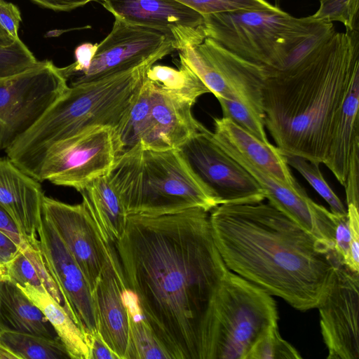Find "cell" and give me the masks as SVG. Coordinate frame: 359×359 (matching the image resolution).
<instances>
[{"instance_id":"6da1fadb","label":"cell","mask_w":359,"mask_h":359,"mask_svg":"<svg viewBox=\"0 0 359 359\" xmlns=\"http://www.w3.org/2000/svg\"><path fill=\"white\" fill-rule=\"evenodd\" d=\"M209 212L130 215L114 244L127 286L170 359H215L217 300L229 269Z\"/></svg>"},{"instance_id":"7a4b0ae2","label":"cell","mask_w":359,"mask_h":359,"mask_svg":"<svg viewBox=\"0 0 359 359\" xmlns=\"http://www.w3.org/2000/svg\"><path fill=\"white\" fill-rule=\"evenodd\" d=\"M214 241L230 271L294 309H317L341 262L271 203L220 204L210 212Z\"/></svg>"},{"instance_id":"3957f363","label":"cell","mask_w":359,"mask_h":359,"mask_svg":"<svg viewBox=\"0 0 359 359\" xmlns=\"http://www.w3.org/2000/svg\"><path fill=\"white\" fill-rule=\"evenodd\" d=\"M358 57V30L335 32L281 69L267 70L264 125L284 156L323 162Z\"/></svg>"},{"instance_id":"277c9868","label":"cell","mask_w":359,"mask_h":359,"mask_svg":"<svg viewBox=\"0 0 359 359\" xmlns=\"http://www.w3.org/2000/svg\"><path fill=\"white\" fill-rule=\"evenodd\" d=\"M151 60L133 68L71 84L38 121L5 151L22 171L36 180L55 144L90 128L114 130L123 120L146 78Z\"/></svg>"},{"instance_id":"5b68a950","label":"cell","mask_w":359,"mask_h":359,"mask_svg":"<svg viewBox=\"0 0 359 359\" xmlns=\"http://www.w3.org/2000/svg\"><path fill=\"white\" fill-rule=\"evenodd\" d=\"M128 215L156 217L219 204L178 149L153 150L140 143L118 155L108 175Z\"/></svg>"},{"instance_id":"8992f818","label":"cell","mask_w":359,"mask_h":359,"mask_svg":"<svg viewBox=\"0 0 359 359\" xmlns=\"http://www.w3.org/2000/svg\"><path fill=\"white\" fill-rule=\"evenodd\" d=\"M204 32L240 57L281 69L297 46L320 22L275 11H237L203 16Z\"/></svg>"},{"instance_id":"52a82bcc","label":"cell","mask_w":359,"mask_h":359,"mask_svg":"<svg viewBox=\"0 0 359 359\" xmlns=\"http://www.w3.org/2000/svg\"><path fill=\"white\" fill-rule=\"evenodd\" d=\"M215 359H245L257 339L278 320L276 301L228 270L217 300Z\"/></svg>"},{"instance_id":"ba28073f","label":"cell","mask_w":359,"mask_h":359,"mask_svg":"<svg viewBox=\"0 0 359 359\" xmlns=\"http://www.w3.org/2000/svg\"><path fill=\"white\" fill-rule=\"evenodd\" d=\"M68 88L60 67L48 60L0 79V151L28 131Z\"/></svg>"},{"instance_id":"9c48e42d","label":"cell","mask_w":359,"mask_h":359,"mask_svg":"<svg viewBox=\"0 0 359 359\" xmlns=\"http://www.w3.org/2000/svg\"><path fill=\"white\" fill-rule=\"evenodd\" d=\"M178 52L179 61L188 66L217 99L240 100L264 118L263 89L268 72L264 67L208 36Z\"/></svg>"},{"instance_id":"30bf717a","label":"cell","mask_w":359,"mask_h":359,"mask_svg":"<svg viewBox=\"0 0 359 359\" xmlns=\"http://www.w3.org/2000/svg\"><path fill=\"white\" fill-rule=\"evenodd\" d=\"M121 153L114 128L95 127L52 147L43 161L36 180H48L79 192L93 180L108 175Z\"/></svg>"},{"instance_id":"8fae6325","label":"cell","mask_w":359,"mask_h":359,"mask_svg":"<svg viewBox=\"0 0 359 359\" xmlns=\"http://www.w3.org/2000/svg\"><path fill=\"white\" fill-rule=\"evenodd\" d=\"M178 149L219 205L255 203L266 198L264 189L208 129L193 135Z\"/></svg>"},{"instance_id":"7c38bea8","label":"cell","mask_w":359,"mask_h":359,"mask_svg":"<svg viewBox=\"0 0 359 359\" xmlns=\"http://www.w3.org/2000/svg\"><path fill=\"white\" fill-rule=\"evenodd\" d=\"M114 18L111 32L98 43L88 69L69 79L71 84L125 71L148 61L157 62L176 50L171 39L160 31L118 16Z\"/></svg>"},{"instance_id":"4fadbf2b","label":"cell","mask_w":359,"mask_h":359,"mask_svg":"<svg viewBox=\"0 0 359 359\" xmlns=\"http://www.w3.org/2000/svg\"><path fill=\"white\" fill-rule=\"evenodd\" d=\"M41 213L78 263L93 292L112 243L91 211L83 201L72 205L44 196Z\"/></svg>"},{"instance_id":"5bb4252c","label":"cell","mask_w":359,"mask_h":359,"mask_svg":"<svg viewBox=\"0 0 359 359\" xmlns=\"http://www.w3.org/2000/svg\"><path fill=\"white\" fill-rule=\"evenodd\" d=\"M328 359L359 358V272L341 262L317 307Z\"/></svg>"},{"instance_id":"9a60e30c","label":"cell","mask_w":359,"mask_h":359,"mask_svg":"<svg viewBox=\"0 0 359 359\" xmlns=\"http://www.w3.org/2000/svg\"><path fill=\"white\" fill-rule=\"evenodd\" d=\"M37 233L39 247L60 292L64 309L86 335L98 332L93 292L78 263L43 216Z\"/></svg>"},{"instance_id":"2e32d148","label":"cell","mask_w":359,"mask_h":359,"mask_svg":"<svg viewBox=\"0 0 359 359\" xmlns=\"http://www.w3.org/2000/svg\"><path fill=\"white\" fill-rule=\"evenodd\" d=\"M114 16L157 29L175 50L201 43L206 36L203 16L177 0H100Z\"/></svg>"},{"instance_id":"e0dca14e","label":"cell","mask_w":359,"mask_h":359,"mask_svg":"<svg viewBox=\"0 0 359 359\" xmlns=\"http://www.w3.org/2000/svg\"><path fill=\"white\" fill-rule=\"evenodd\" d=\"M213 137L264 189L269 203L318 239L334 246L335 224L330 211L311 199L304 189L295 191L287 187L255 166L228 142L214 135Z\"/></svg>"},{"instance_id":"ac0fdd59","label":"cell","mask_w":359,"mask_h":359,"mask_svg":"<svg viewBox=\"0 0 359 359\" xmlns=\"http://www.w3.org/2000/svg\"><path fill=\"white\" fill-rule=\"evenodd\" d=\"M128 288L114 245L111 244L93 290L98 332L119 359H133L126 291Z\"/></svg>"},{"instance_id":"d6986e66","label":"cell","mask_w":359,"mask_h":359,"mask_svg":"<svg viewBox=\"0 0 359 359\" xmlns=\"http://www.w3.org/2000/svg\"><path fill=\"white\" fill-rule=\"evenodd\" d=\"M151 83L150 114L139 142L143 147L159 151L179 149L193 135L207 129L194 118L192 103Z\"/></svg>"},{"instance_id":"ffe728a7","label":"cell","mask_w":359,"mask_h":359,"mask_svg":"<svg viewBox=\"0 0 359 359\" xmlns=\"http://www.w3.org/2000/svg\"><path fill=\"white\" fill-rule=\"evenodd\" d=\"M44 194L39 181L8 158L0 157V205L29 243L38 241Z\"/></svg>"},{"instance_id":"44dd1931","label":"cell","mask_w":359,"mask_h":359,"mask_svg":"<svg viewBox=\"0 0 359 359\" xmlns=\"http://www.w3.org/2000/svg\"><path fill=\"white\" fill-rule=\"evenodd\" d=\"M214 126L215 137L228 142L260 170L295 191L303 189L277 147L261 142L226 118H215Z\"/></svg>"},{"instance_id":"7402d4cb","label":"cell","mask_w":359,"mask_h":359,"mask_svg":"<svg viewBox=\"0 0 359 359\" xmlns=\"http://www.w3.org/2000/svg\"><path fill=\"white\" fill-rule=\"evenodd\" d=\"M358 111L359 66L353 74L323 162L343 186L346 182L354 142L359 138Z\"/></svg>"},{"instance_id":"603a6c76","label":"cell","mask_w":359,"mask_h":359,"mask_svg":"<svg viewBox=\"0 0 359 359\" xmlns=\"http://www.w3.org/2000/svg\"><path fill=\"white\" fill-rule=\"evenodd\" d=\"M4 331L59 339L41 310L22 290L0 276V332Z\"/></svg>"},{"instance_id":"cb8c5ba5","label":"cell","mask_w":359,"mask_h":359,"mask_svg":"<svg viewBox=\"0 0 359 359\" xmlns=\"http://www.w3.org/2000/svg\"><path fill=\"white\" fill-rule=\"evenodd\" d=\"M79 193L107 239L114 244L125 231L128 215L107 175L93 180Z\"/></svg>"},{"instance_id":"d4e9b609","label":"cell","mask_w":359,"mask_h":359,"mask_svg":"<svg viewBox=\"0 0 359 359\" xmlns=\"http://www.w3.org/2000/svg\"><path fill=\"white\" fill-rule=\"evenodd\" d=\"M1 276L19 286L27 285L46 292L63 306L60 292L39 247V239L35 243H27L22 245L16 255L1 267Z\"/></svg>"},{"instance_id":"484cf974","label":"cell","mask_w":359,"mask_h":359,"mask_svg":"<svg viewBox=\"0 0 359 359\" xmlns=\"http://www.w3.org/2000/svg\"><path fill=\"white\" fill-rule=\"evenodd\" d=\"M19 287L47 318L65 346L71 359H89L86 335L63 306L46 292H40L27 285Z\"/></svg>"},{"instance_id":"4316f807","label":"cell","mask_w":359,"mask_h":359,"mask_svg":"<svg viewBox=\"0 0 359 359\" xmlns=\"http://www.w3.org/2000/svg\"><path fill=\"white\" fill-rule=\"evenodd\" d=\"M146 78L163 91L194 104L210 90L185 64L179 61L178 69L153 65L147 71Z\"/></svg>"},{"instance_id":"83f0119b","label":"cell","mask_w":359,"mask_h":359,"mask_svg":"<svg viewBox=\"0 0 359 359\" xmlns=\"http://www.w3.org/2000/svg\"><path fill=\"white\" fill-rule=\"evenodd\" d=\"M126 302L133 359H170L145 319L135 295L128 287Z\"/></svg>"},{"instance_id":"f1b7e54d","label":"cell","mask_w":359,"mask_h":359,"mask_svg":"<svg viewBox=\"0 0 359 359\" xmlns=\"http://www.w3.org/2000/svg\"><path fill=\"white\" fill-rule=\"evenodd\" d=\"M0 341L18 359L71 358L60 339H49L35 334L4 331Z\"/></svg>"},{"instance_id":"f546056e","label":"cell","mask_w":359,"mask_h":359,"mask_svg":"<svg viewBox=\"0 0 359 359\" xmlns=\"http://www.w3.org/2000/svg\"><path fill=\"white\" fill-rule=\"evenodd\" d=\"M151 83L145 78L123 120L115 129L122 152L139 143L151 109Z\"/></svg>"},{"instance_id":"4dcf8cb0","label":"cell","mask_w":359,"mask_h":359,"mask_svg":"<svg viewBox=\"0 0 359 359\" xmlns=\"http://www.w3.org/2000/svg\"><path fill=\"white\" fill-rule=\"evenodd\" d=\"M285 157L287 165L297 170L328 203L332 213L347 214V210L342 202L323 178L319 169L320 164L312 163L300 156H285Z\"/></svg>"},{"instance_id":"1f68e13d","label":"cell","mask_w":359,"mask_h":359,"mask_svg":"<svg viewBox=\"0 0 359 359\" xmlns=\"http://www.w3.org/2000/svg\"><path fill=\"white\" fill-rule=\"evenodd\" d=\"M302 355L280 334L278 323L269 327L257 339L245 359H299Z\"/></svg>"},{"instance_id":"d6a6232c","label":"cell","mask_w":359,"mask_h":359,"mask_svg":"<svg viewBox=\"0 0 359 359\" xmlns=\"http://www.w3.org/2000/svg\"><path fill=\"white\" fill-rule=\"evenodd\" d=\"M217 100L220 104L223 117L231 120L261 142L269 143L262 116L240 100L231 98H218Z\"/></svg>"},{"instance_id":"836d02e7","label":"cell","mask_w":359,"mask_h":359,"mask_svg":"<svg viewBox=\"0 0 359 359\" xmlns=\"http://www.w3.org/2000/svg\"><path fill=\"white\" fill-rule=\"evenodd\" d=\"M359 0H320L318 10L309 18L316 22H340L346 32L358 30Z\"/></svg>"},{"instance_id":"e575fe53","label":"cell","mask_w":359,"mask_h":359,"mask_svg":"<svg viewBox=\"0 0 359 359\" xmlns=\"http://www.w3.org/2000/svg\"><path fill=\"white\" fill-rule=\"evenodd\" d=\"M203 16L237 11H275L265 0H177Z\"/></svg>"},{"instance_id":"d590c367","label":"cell","mask_w":359,"mask_h":359,"mask_svg":"<svg viewBox=\"0 0 359 359\" xmlns=\"http://www.w3.org/2000/svg\"><path fill=\"white\" fill-rule=\"evenodd\" d=\"M38 60L20 39L0 46V79L20 74L34 66Z\"/></svg>"},{"instance_id":"8d00e7d4","label":"cell","mask_w":359,"mask_h":359,"mask_svg":"<svg viewBox=\"0 0 359 359\" xmlns=\"http://www.w3.org/2000/svg\"><path fill=\"white\" fill-rule=\"evenodd\" d=\"M359 138L354 142L350 159L348 170L344 184L346 190V203L359 206Z\"/></svg>"},{"instance_id":"74e56055","label":"cell","mask_w":359,"mask_h":359,"mask_svg":"<svg viewBox=\"0 0 359 359\" xmlns=\"http://www.w3.org/2000/svg\"><path fill=\"white\" fill-rule=\"evenodd\" d=\"M98 43H83L74 50L75 62L67 67H60L62 72L69 81L72 77L86 72L95 56Z\"/></svg>"},{"instance_id":"f35d334b","label":"cell","mask_w":359,"mask_h":359,"mask_svg":"<svg viewBox=\"0 0 359 359\" xmlns=\"http://www.w3.org/2000/svg\"><path fill=\"white\" fill-rule=\"evenodd\" d=\"M347 215L351 231V243L348 255L344 264L354 271L359 272V212L358 208L348 205Z\"/></svg>"},{"instance_id":"ab89813d","label":"cell","mask_w":359,"mask_h":359,"mask_svg":"<svg viewBox=\"0 0 359 359\" xmlns=\"http://www.w3.org/2000/svg\"><path fill=\"white\" fill-rule=\"evenodd\" d=\"M333 220L335 224L334 248L339 261L344 264L346 259L351 243V231L349 220L347 214L334 215Z\"/></svg>"},{"instance_id":"60d3db41","label":"cell","mask_w":359,"mask_h":359,"mask_svg":"<svg viewBox=\"0 0 359 359\" xmlns=\"http://www.w3.org/2000/svg\"><path fill=\"white\" fill-rule=\"evenodd\" d=\"M21 21V14L18 6L0 0V25L14 40L20 39L18 29Z\"/></svg>"},{"instance_id":"b9f144b4","label":"cell","mask_w":359,"mask_h":359,"mask_svg":"<svg viewBox=\"0 0 359 359\" xmlns=\"http://www.w3.org/2000/svg\"><path fill=\"white\" fill-rule=\"evenodd\" d=\"M89 359H119V357L110 348L99 332L87 333Z\"/></svg>"},{"instance_id":"7bdbcfd3","label":"cell","mask_w":359,"mask_h":359,"mask_svg":"<svg viewBox=\"0 0 359 359\" xmlns=\"http://www.w3.org/2000/svg\"><path fill=\"white\" fill-rule=\"evenodd\" d=\"M0 230L10 236L20 246L27 241L8 212L0 205Z\"/></svg>"},{"instance_id":"ee69618b","label":"cell","mask_w":359,"mask_h":359,"mask_svg":"<svg viewBox=\"0 0 359 359\" xmlns=\"http://www.w3.org/2000/svg\"><path fill=\"white\" fill-rule=\"evenodd\" d=\"M33 2L55 11H70L90 2L100 0H31Z\"/></svg>"},{"instance_id":"f6af8a7d","label":"cell","mask_w":359,"mask_h":359,"mask_svg":"<svg viewBox=\"0 0 359 359\" xmlns=\"http://www.w3.org/2000/svg\"><path fill=\"white\" fill-rule=\"evenodd\" d=\"M21 247L10 236L0 230V267L10 262L16 255Z\"/></svg>"},{"instance_id":"bcb514c9","label":"cell","mask_w":359,"mask_h":359,"mask_svg":"<svg viewBox=\"0 0 359 359\" xmlns=\"http://www.w3.org/2000/svg\"><path fill=\"white\" fill-rule=\"evenodd\" d=\"M8 32L0 25V46H8L13 42Z\"/></svg>"},{"instance_id":"7dc6e473","label":"cell","mask_w":359,"mask_h":359,"mask_svg":"<svg viewBox=\"0 0 359 359\" xmlns=\"http://www.w3.org/2000/svg\"><path fill=\"white\" fill-rule=\"evenodd\" d=\"M18 359L17 356L13 353L4 344L0 341V359Z\"/></svg>"},{"instance_id":"c3c4849f","label":"cell","mask_w":359,"mask_h":359,"mask_svg":"<svg viewBox=\"0 0 359 359\" xmlns=\"http://www.w3.org/2000/svg\"><path fill=\"white\" fill-rule=\"evenodd\" d=\"M1 267H0V274H1Z\"/></svg>"}]
</instances>
